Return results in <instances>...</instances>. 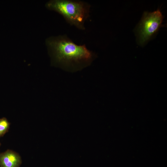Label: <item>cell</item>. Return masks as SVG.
<instances>
[{"instance_id":"cell-1","label":"cell","mask_w":167,"mask_h":167,"mask_svg":"<svg viewBox=\"0 0 167 167\" xmlns=\"http://www.w3.org/2000/svg\"><path fill=\"white\" fill-rule=\"evenodd\" d=\"M45 42L53 61L66 70L82 69L89 65L95 56L85 44L78 45L66 35L49 36Z\"/></svg>"},{"instance_id":"cell-2","label":"cell","mask_w":167,"mask_h":167,"mask_svg":"<svg viewBox=\"0 0 167 167\" xmlns=\"http://www.w3.org/2000/svg\"><path fill=\"white\" fill-rule=\"evenodd\" d=\"M46 8L61 14L71 25L79 29H85L84 23L89 16L90 5L79 0H50L45 4Z\"/></svg>"},{"instance_id":"cell-3","label":"cell","mask_w":167,"mask_h":167,"mask_svg":"<svg viewBox=\"0 0 167 167\" xmlns=\"http://www.w3.org/2000/svg\"><path fill=\"white\" fill-rule=\"evenodd\" d=\"M163 19L159 9L151 12L144 13L138 28L140 44L145 43L158 31L161 26Z\"/></svg>"},{"instance_id":"cell-4","label":"cell","mask_w":167,"mask_h":167,"mask_svg":"<svg viewBox=\"0 0 167 167\" xmlns=\"http://www.w3.org/2000/svg\"><path fill=\"white\" fill-rule=\"evenodd\" d=\"M21 164L20 156L13 151L8 150L0 154V167H19Z\"/></svg>"},{"instance_id":"cell-5","label":"cell","mask_w":167,"mask_h":167,"mask_svg":"<svg viewBox=\"0 0 167 167\" xmlns=\"http://www.w3.org/2000/svg\"><path fill=\"white\" fill-rule=\"evenodd\" d=\"M10 123L6 118H3L0 119V137L7 132Z\"/></svg>"}]
</instances>
